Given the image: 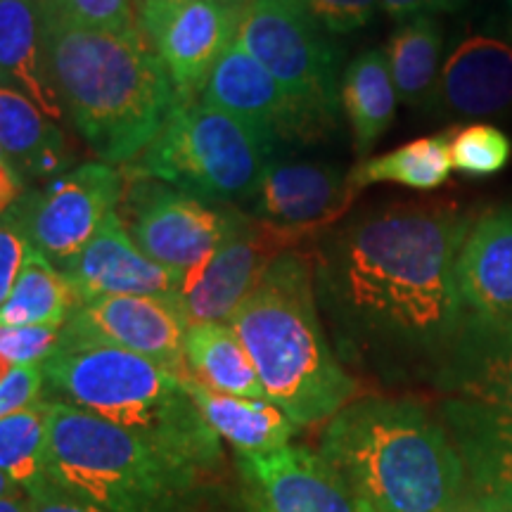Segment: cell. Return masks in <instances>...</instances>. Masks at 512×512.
Instances as JSON below:
<instances>
[{"label":"cell","mask_w":512,"mask_h":512,"mask_svg":"<svg viewBox=\"0 0 512 512\" xmlns=\"http://www.w3.org/2000/svg\"><path fill=\"white\" fill-rule=\"evenodd\" d=\"M380 0H309L306 15L328 34H351L368 27Z\"/></svg>","instance_id":"33"},{"label":"cell","mask_w":512,"mask_h":512,"mask_svg":"<svg viewBox=\"0 0 512 512\" xmlns=\"http://www.w3.org/2000/svg\"><path fill=\"white\" fill-rule=\"evenodd\" d=\"M0 147L24 178H53L67 166L62 128L22 93L0 86Z\"/></svg>","instance_id":"26"},{"label":"cell","mask_w":512,"mask_h":512,"mask_svg":"<svg viewBox=\"0 0 512 512\" xmlns=\"http://www.w3.org/2000/svg\"><path fill=\"white\" fill-rule=\"evenodd\" d=\"M453 512H510V510L503 508V505L494 501V498L479 494V491L467 486V491L463 494V498H460Z\"/></svg>","instance_id":"40"},{"label":"cell","mask_w":512,"mask_h":512,"mask_svg":"<svg viewBox=\"0 0 512 512\" xmlns=\"http://www.w3.org/2000/svg\"><path fill=\"white\" fill-rule=\"evenodd\" d=\"M50 3L83 27L121 36H143L133 0H50Z\"/></svg>","instance_id":"32"},{"label":"cell","mask_w":512,"mask_h":512,"mask_svg":"<svg viewBox=\"0 0 512 512\" xmlns=\"http://www.w3.org/2000/svg\"><path fill=\"white\" fill-rule=\"evenodd\" d=\"M256 216L292 230L302 240H316L342 219L356 200L349 171L304 159H268L254 195Z\"/></svg>","instance_id":"14"},{"label":"cell","mask_w":512,"mask_h":512,"mask_svg":"<svg viewBox=\"0 0 512 512\" xmlns=\"http://www.w3.org/2000/svg\"><path fill=\"white\" fill-rule=\"evenodd\" d=\"M361 512H377V510H373V508H370V505H366V503L361 501Z\"/></svg>","instance_id":"46"},{"label":"cell","mask_w":512,"mask_h":512,"mask_svg":"<svg viewBox=\"0 0 512 512\" xmlns=\"http://www.w3.org/2000/svg\"><path fill=\"white\" fill-rule=\"evenodd\" d=\"M0 512H29L27 494L15 496V498H3V501H0Z\"/></svg>","instance_id":"41"},{"label":"cell","mask_w":512,"mask_h":512,"mask_svg":"<svg viewBox=\"0 0 512 512\" xmlns=\"http://www.w3.org/2000/svg\"><path fill=\"white\" fill-rule=\"evenodd\" d=\"M185 330L188 323L171 299L100 297L76 306L62 328L60 347L126 349L188 377Z\"/></svg>","instance_id":"12"},{"label":"cell","mask_w":512,"mask_h":512,"mask_svg":"<svg viewBox=\"0 0 512 512\" xmlns=\"http://www.w3.org/2000/svg\"><path fill=\"white\" fill-rule=\"evenodd\" d=\"M0 86L22 93L55 124L64 119L43 60L38 0H0Z\"/></svg>","instance_id":"22"},{"label":"cell","mask_w":512,"mask_h":512,"mask_svg":"<svg viewBox=\"0 0 512 512\" xmlns=\"http://www.w3.org/2000/svg\"><path fill=\"white\" fill-rule=\"evenodd\" d=\"M64 401L150 441L202 472L221 460V439L202 418L183 377L117 347H57L43 363Z\"/></svg>","instance_id":"5"},{"label":"cell","mask_w":512,"mask_h":512,"mask_svg":"<svg viewBox=\"0 0 512 512\" xmlns=\"http://www.w3.org/2000/svg\"><path fill=\"white\" fill-rule=\"evenodd\" d=\"M38 3L43 60L62 110L100 162L131 164L178 105L162 60L145 36L83 27L50 0Z\"/></svg>","instance_id":"2"},{"label":"cell","mask_w":512,"mask_h":512,"mask_svg":"<svg viewBox=\"0 0 512 512\" xmlns=\"http://www.w3.org/2000/svg\"><path fill=\"white\" fill-rule=\"evenodd\" d=\"M27 501L29 512H107L98 508V505L83 501V498L60 489L50 479L46 484L27 491Z\"/></svg>","instance_id":"36"},{"label":"cell","mask_w":512,"mask_h":512,"mask_svg":"<svg viewBox=\"0 0 512 512\" xmlns=\"http://www.w3.org/2000/svg\"><path fill=\"white\" fill-rule=\"evenodd\" d=\"M444 29L434 15H420L403 22L389 38V72L401 102L408 107L430 105L441 74Z\"/></svg>","instance_id":"28"},{"label":"cell","mask_w":512,"mask_h":512,"mask_svg":"<svg viewBox=\"0 0 512 512\" xmlns=\"http://www.w3.org/2000/svg\"><path fill=\"white\" fill-rule=\"evenodd\" d=\"M434 114L453 121L512 117V41L472 34L456 43L441 64L430 100Z\"/></svg>","instance_id":"16"},{"label":"cell","mask_w":512,"mask_h":512,"mask_svg":"<svg viewBox=\"0 0 512 512\" xmlns=\"http://www.w3.org/2000/svg\"><path fill=\"white\" fill-rule=\"evenodd\" d=\"M441 418L463 458L467 486L512 512V415L448 399Z\"/></svg>","instance_id":"21"},{"label":"cell","mask_w":512,"mask_h":512,"mask_svg":"<svg viewBox=\"0 0 512 512\" xmlns=\"http://www.w3.org/2000/svg\"><path fill=\"white\" fill-rule=\"evenodd\" d=\"M200 100L247 124L268 147L304 140L302 121L278 81L235 38L211 69Z\"/></svg>","instance_id":"18"},{"label":"cell","mask_w":512,"mask_h":512,"mask_svg":"<svg viewBox=\"0 0 512 512\" xmlns=\"http://www.w3.org/2000/svg\"><path fill=\"white\" fill-rule=\"evenodd\" d=\"M339 100L347 114L354 152L366 159L392 126L399 102L384 50L370 48L347 64Z\"/></svg>","instance_id":"24"},{"label":"cell","mask_w":512,"mask_h":512,"mask_svg":"<svg viewBox=\"0 0 512 512\" xmlns=\"http://www.w3.org/2000/svg\"><path fill=\"white\" fill-rule=\"evenodd\" d=\"M183 382L216 437L228 441L240 456H264L292 441L297 425L268 399L211 392L190 375Z\"/></svg>","instance_id":"23"},{"label":"cell","mask_w":512,"mask_h":512,"mask_svg":"<svg viewBox=\"0 0 512 512\" xmlns=\"http://www.w3.org/2000/svg\"><path fill=\"white\" fill-rule=\"evenodd\" d=\"M475 214L384 204L318 235L316 294L351 342L444 363L465 320L456 264Z\"/></svg>","instance_id":"1"},{"label":"cell","mask_w":512,"mask_h":512,"mask_svg":"<svg viewBox=\"0 0 512 512\" xmlns=\"http://www.w3.org/2000/svg\"><path fill=\"white\" fill-rule=\"evenodd\" d=\"M216 3H223V5H230V8H245L249 0H216Z\"/></svg>","instance_id":"45"},{"label":"cell","mask_w":512,"mask_h":512,"mask_svg":"<svg viewBox=\"0 0 512 512\" xmlns=\"http://www.w3.org/2000/svg\"><path fill=\"white\" fill-rule=\"evenodd\" d=\"M451 133L453 128H446L432 136L415 138L384 155L361 159L349 171L351 190L358 195L377 183H394L420 192L441 188L453 174Z\"/></svg>","instance_id":"27"},{"label":"cell","mask_w":512,"mask_h":512,"mask_svg":"<svg viewBox=\"0 0 512 512\" xmlns=\"http://www.w3.org/2000/svg\"><path fill=\"white\" fill-rule=\"evenodd\" d=\"M240 10L216 0H188L147 36L174 83L178 102L200 98L211 69L235 41Z\"/></svg>","instance_id":"17"},{"label":"cell","mask_w":512,"mask_h":512,"mask_svg":"<svg viewBox=\"0 0 512 512\" xmlns=\"http://www.w3.org/2000/svg\"><path fill=\"white\" fill-rule=\"evenodd\" d=\"M266 399L297 427L332 420L358 384L337 361L316 306L311 254L287 249L230 318Z\"/></svg>","instance_id":"4"},{"label":"cell","mask_w":512,"mask_h":512,"mask_svg":"<svg viewBox=\"0 0 512 512\" xmlns=\"http://www.w3.org/2000/svg\"><path fill=\"white\" fill-rule=\"evenodd\" d=\"M124 171L107 162H88L53 176L10 209L31 247L64 268L81 252L124 197Z\"/></svg>","instance_id":"10"},{"label":"cell","mask_w":512,"mask_h":512,"mask_svg":"<svg viewBox=\"0 0 512 512\" xmlns=\"http://www.w3.org/2000/svg\"><path fill=\"white\" fill-rule=\"evenodd\" d=\"M235 38L278 81L302 121L304 143L320 140L339 124V50L306 12L266 0L240 10Z\"/></svg>","instance_id":"8"},{"label":"cell","mask_w":512,"mask_h":512,"mask_svg":"<svg viewBox=\"0 0 512 512\" xmlns=\"http://www.w3.org/2000/svg\"><path fill=\"white\" fill-rule=\"evenodd\" d=\"M72 290L83 302L100 297H164L178 292L183 275L150 259L114 211L79 254L60 268Z\"/></svg>","instance_id":"15"},{"label":"cell","mask_w":512,"mask_h":512,"mask_svg":"<svg viewBox=\"0 0 512 512\" xmlns=\"http://www.w3.org/2000/svg\"><path fill=\"white\" fill-rule=\"evenodd\" d=\"M318 453L377 512H453L467 475L444 422L411 399H358L328 420Z\"/></svg>","instance_id":"3"},{"label":"cell","mask_w":512,"mask_h":512,"mask_svg":"<svg viewBox=\"0 0 512 512\" xmlns=\"http://www.w3.org/2000/svg\"><path fill=\"white\" fill-rule=\"evenodd\" d=\"M12 370H15V366H12L10 361H5V358L0 356V384H3V380L12 373Z\"/></svg>","instance_id":"44"},{"label":"cell","mask_w":512,"mask_h":512,"mask_svg":"<svg viewBox=\"0 0 512 512\" xmlns=\"http://www.w3.org/2000/svg\"><path fill=\"white\" fill-rule=\"evenodd\" d=\"M43 384H46V375H43L41 366L12 370L0 384V420L19 411V408L29 406V403L43 399Z\"/></svg>","instance_id":"35"},{"label":"cell","mask_w":512,"mask_h":512,"mask_svg":"<svg viewBox=\"0 0 512 512\" xmlns=\"http://www.w3.org/2000/svg\"><path fill=\"white\" fill-rule=\"evenodd\" d=\"M53 401L38 399L0 420V472L27 491L48 482V430Z\"/></svg>","instance_id":"30"},{"label":"cell","mask_w":512,"mask_h":512,"mask_svg":"<svg viewBox=\"0 0 512 512\" xmlns=\"http://www.w3.org/2000/svg\"><path fill=\"white\" fill-rule=\"evenodd\" d=\"M266 3H273V5H278V8H285L292 12H306L309 0H266Z\"/></svg>","instance_id":"43"},{"label":"cell","mask_w":512,"mask_h":512,"mask_svg":"<svg viewBox=\"0 0 512 512\" xmlns=\"http://www.w3.org/2000/svg\"><path fill=\"white\" fill-rule=\"evenodd\" d=\"M79 299L55 264L36 249L19 273L10 297L0 306L3 328H64Z\"/></svg>","instance_id":"29"},{"label":"cell","mask_w":512,"mask_h":512,"mask_svg":"<svg viewBox=\"0 0 512 512\" xmlns=\"http://www.w3.org/2000/svg\"><path fill=\"white\" fill-rule=\"evenodd\" d=\"M465 316L512 328V204L475 216L456 264Z\"/></svg>","instance_id":"19"},{"label":"cell","mask_w":512,"mask_h":512,"mask_svg":"<svg viewBox=\"0 0 512 512\" xmlns=\"http://www.w3.org/2000/svg\"><path fill=\"white\" fill-rule=\"evenodd\" d=\"M183 354L188 375L211 392L266 399L252 358L230 323L188 325Z\"/></svg>","instance_id":"25"},{"label":"cell","mask_w":512,"mask_h":512,"mask_svg":"<svg viewBox=\"0 0 512 512\" xmlns=\"http://www.w3.org/2000/svg\"><path fill=\"white\" fill-rule=\"evenodd\" d=\"M508 5H510V41H512V0H508Z\"/></svg>","instance_id":"47"},{"label":"cell","mask_w":512,"mask_h":512,"mask_svg":"<svg viewBox=\"0 0 512 512\" xmlns=\"http://www.w3.org/2000/svg\"><path fill=\"white\" fill-rule=\"evenodd\" d=\"M512 159V140L501 128L489 121H470L453 128L451 133V162L453 171L489 178L501 174Z\"/></svg>","instance_id":"31"},{"label":"cell","mask_w":512,"mask_h":512,"mask_svg":"<svg viewBox=\"0 0 512 512\" xmlns=\"http://www.w3.org/2000/svg\"><path fill=\"white\" fill-rule=\"evenodd\" d=\"M15 496H24V491L19 489V486L12 482L5 472H0V501H3V498H15Z\"/></svg>","instance_id":"42"},{"label":"cell","mask_w":512,"mask_h":512,"mask_svg":"<svg viewBox=\"0 0 512 512\" xmlns=\"http://www.w3.org/2000/svg\"><path fill=\"white\" fill-rule=\"evenodd\" d=\"M467 0H380V8L394 22H408L420 15H437V12H456Z\"/></svg>","instance_id":"37"},{"label":"cell","mask_w":512,"mask_h":512,"mask_svg":"<svg viewBox=\"0 0 512 512\" xmlns=\"http://www.w3.org/2000/svg\"><path fill=\"white\" fill-rule=\"evenodd\" d=\"M133 3H136L140 34H143L147 41V36L155 31L157 24L162 22L169 12H174L176 8H181L183 3H188V0H133Z\"/></svg>","instance_id":"39"},{"label":"cell","mask_w":512,"mask_h":512,"mask_svg":"<svg viewBox=\"0 0 512 512\" xmlns=\"http://www.w3.org/2000/svg\"><path fill=\"white\" fill-rule=\"evenodd\" d=\"M273 152L240 119L195 98L178 102L155 140L128 164V176L152 178L202 202L233 207L252 200Z\"/></svg>","instance_id":"7"},{"label":"cell","mask_w":512,"mask_h":512,"mask_svg":"<svg viewBox=\"0 0 512 512\" xmlns=\"http://www.w3.org/2000/svg\"><path fill=\"white\" fill-rule=\"evenodd\" d=\"M48 479L107 512H190L197 470L67 401L50 408Z\"/></svg>","instance_id":"6"},{"label":"cell","mask_w":512,"mask_h":512,"mask_svg":"<svg viewBox=\"0 0 512 512\" xmlns=\"http://www.w3.org/2000/svg\"><path fill=\"white\" fill-rule=\"evenodd\" d=\"M126 230L143 252L181 275L195 271L214 254L226 233V207L152 178L128 176L124 190Z\"/></svg>","instance_id":"11"},{"label":"cell","mask_w":512,"mask_h":512,"mask_svg":"<svg viewBox=\"0 0 512 512\" xmlns=\"http://www.w3.org/2000/svg\"><path fill=\"white\" fill-rule=\"evenodd\" d=\"M226 219L221 245L202 266L183 275L171 297L188 325L230 323L273 261L304 242L292 230L233 207H226Z\"/></svg>","instance_id":"9"},{"label":"cell","mask_w":512,"mask_h":512,"mask_svg":"<svg viewBox=\"0 0 512 512\" xmlns=\"http://www.w3.org/2000/svg\"><path fill=\"white\" fill-rule=\"evenodd\" d=\"M439 382L463 399L512 415V328L463 320L439 366Z\"/></svg>","instance_id":"20"},{"label":"cell","mask_w":512,"mask_h":512,"mask_svg":"<svg viewBox=\"0 0 512 512\" xmlns=\"http://www.w3.org/2000/svg\"><path fill=\"white\" fill-rule=\"evenodd\" d=\"M31 252L34 247L17 221L10 214L0 216V306L10 297Z\"/></svg>","instance_id":"34"},{"label":"cell","mask_w":512,"mask_h":512,"mask_svg":"<svg viewBox=\"0 0 512 512\" xmlns=\"http://www.w3.org/2000/svg\"><path fill=\"white\" fill-rule=\"evenodd\" d=\"M240 475L252 512H361L344 477L309 446L240 456Z\"/></svg>","instance_id":"13"},{"label":"cell","mask_w":512,"mask_h":512,"mask_svg":"<svg viewBox=\"0 0 512 512\" xmlns=\"http://www.w3.org/2000/svg\"><path fill=\"white\" fill-rule=\"evenodd\" d=\"M24 176L19 174L17 166L10 162L0 147V216L8 214L15 204L24 197Z\"/></svg>","instance_id":"38"}]
</instances>
